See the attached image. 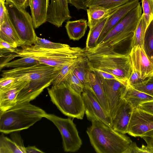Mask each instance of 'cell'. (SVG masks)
Here are the masks:
<instances>
[{
  "label": "cell",
  "mask_w": 153,
  "mask_h": 153,
  "mask_svg": "<svg viewBox=\"0 0 153 153\" xmlns=\"http://www.w3.org/2000/svg\"><path fill=\"white\" fill-rule=\"evenodd\" d=\"M85 53L89 71L108 74L128 86V80L133 71L129 54L117 53L103 47L85 48Z\"/></svg>",
  "instance_id": "6da1fadb"
},
{
  "label": "cell",
  "mask_w": 153,
  "mask_h": 153,
  "mask_svg": "<svg viewBox=\"0 0 153 153\" xmlns=\"http://www.w3.org/2000/svg\"><path fill=\"white\" fill-rule=\"evenodd\" d=\"M13 54L11 59L16 57H30L41 64L58 69L66 64L79 61H87L85 48L78 47H67L59 49H47L34 45H24Z\"/></svg>",
  "instance_id": "7a4b0ae2"
},
{
  "label": "cell",
  "mask_w": 153,
  "mask_h": 153,
  "mask_svg": "<svg viewBox=\"0 0 153 153\" xmlns=\"http://www.w3.org/2000/svg\"><path fill=\"white\" fill-rule=\"evenodd\" d=\"M57 70L52 66L39 63L30 66L3 70L1 76L14 78L18 80L29 81L23 91L27 95L36 98L45 88L51 85Z\"/></svg>",
  "instance_id": "3957f363"
},
{
  "label": "cell",
  "mask_w": 153,
  "mask_h": 153,
  "mask_svg": "<svg viewBox=\"0 0 153 153\" xmlns=\"http://www.w3.org/2000/svg\"><path fill=\"white\" fill-rule=\"evenodd\" d=\"M86 132L91 144L97 153H125L132 142L125 134L114 130L102 122L94 119Z\"/></svg>",
  "instance_id": "277c9868"
},
{
  "label": "cell",
  "mask_w": 153,
  "mask_h": 153,
  "mask_svg": "<svg viewBox=\"0 0 153 153\" xmlns=\"http://www.w3.org/2000/svg\"><path fill=\"white\" fill-rule=\"evenodd\" d=\"M0 112V131L5 134L28 128L41 120L46 113L30 102L17 103Z\"/></svg>",
  "instance_id": "5b68a950"
},
{
  "label": "cell",
  "mask_w": 153,
  "mask_h": 153,
  "mask_svg": "<svg viewBox=\"0 0 153 153\" xmlns=\"http://www.w3.org/2000/svg\"><path fill=\"white\" fill-rule=\"evenodd\" d=\"M142 9L139 2L104 36L94 47L106 48L121 54V50L124 44L131 39L142 15Z\"/></svg>",
  "instance_id": "8992f818"
},
{
  "label": "cell",
  "mask_w": 153,
  "mask_h": 153,
  "mask_svg": "<svg viewBox=\"0 0 153 153\" xmlns=\"http://www.w3.org/2000/svg\"><path fill=\"white\" fill-rule=\"evenodd\" d=\"M47 90L51 101L63 114L71 118L83 119L85 109L81 94L64 83L52 85Z\"/></svg>",
  "instance_id": "52a82bcc"
},
{
  "label": "cell",
  "mask_w": 153,
  "mask_h": 153,
  "mask_svg": "<svg viewBox=\"0 0 153 153\" xmlns=\"http://www.w3.org/2000/svg\"><path fill=\"white\" fill-rule=\"evenodd\" d=\"M5 5L10 20L25 45L34 44L37 36L31 16L25 9L6 1Z\"/></svg>",
  "instance_id": "ba28073f"
},
{
  "label": "cell",
  "mask_w": 153,
  "mask_h": 153,
  "mask_svg": "<svg viewBox=\"0 0 153 153\" xmlns=\"http://www.w3.org/2000/svg\"><path fill=\"white\" fill-rule=\"evenodd\" d=\"M43 117L51 121L58 129L62 137L65 152H74L79 149L82 144V141L71 117L63 118L46 113L44 115Z\"/></svg>",
  "instance_id": "9c48e42d"
},
{
  "label": "cell",
  "mask_w": 153,
  "mask_h": 153,
  "mask_svg": "<svg viewBox=\"0 0 153 153\" xmlns=\"http://www.w3.org/2000/svg\"><path fill=\"white\" fill-rule=\"evenodd\" d=\"M87 119L91 121L95 119L112 128L111 117L104 110L93 92L90 89H84L81 94Z\"/></svg>",
  "instance_id": "30bf717a"
},
{
  "label": "cell",
  "mask_w": 153,
  "mask_h": 153,
  "mask_svg": "<svg viewBox=\"0 0 153 153\" xmlns=\"http://www.w3.org/2000/svg\"><path fill=\"white\" fill-rule=\"evenodd\" d=\"M153 130V115L139 108L134 109L129 123L127 133L134 137H142Z\"/></svg>",
  "instance_id": "8fae6325"
},
{
  "label": "cell",
  "mask_w": 153,
  "mask_h": 153,
  "mask_svg": "<svg viewBox=\"0 0 153 153\" xmlns=\"http://www.w3.org/2000/svg\"><path fill=\"white\" fill-rule=\"evenodd\" d=\"M128 54L133 68L139 72L143 80L153 76V58L146 54L143 46L133 47Z\"/></svg>",
  "instance_id": "7c38bea8"
},
{
  "label": "cell",
  "mask_w": 153,
  "mask_h": 153,
  "mask_svg": "<svg viewBox=\"0 0 153 153\" xmlns=\"http://www.w3.org/2000/svg\"><path fill=\"white\" fill-rule=\"evenodd\" d=\"M99 78L104 89L111 118L114 110L123 98L127 86L116 79Z\"/></svg>",
  "instance_id": "4fadbf2b"
},
{
  "label": "cell",
  "mask_w": 153,
  "mask_h": 153,
  "mask_svg": "<svg viewBox=\"0 0 153 153\" xmlns=\"http://www.w3.org/2000/svg\"><path fill=\"white\" fill-rule=\"evenodd\" d=\"M134 109L131 104L123 98L111 116L112 128L122 134L127 133L129 123Z\"/></svg>",
  "instance_id": "5bb4252c"
},
{
  "label": "cell",
  "mask_w": 153,
  "mask_h": 153,
  "mask_svg": "<svg viewBox=\"0 0 153 153\" xmlns=\"http://www.w3.org/2000/svg\"><path fill=\"white\" fill-rule=\"evenodd\" d=\"M71 18L67 0H51L47 22L60 27L65 22Z\"/></svg>",
  "instance_id": "9a60e30c"
},
{
  "label": "cell",
  "mask_w": 153,
  "mask_h": 153,
  "mask_svg": "<svg viewBox=\"0 0 153 153\" xmlns=\"http://www.w3.org/2000/svg\"><path fill=\"white\" fill-rule=\"evenodd\" d=\"M29 82V81L18 80L9 88L0 92V112L7 110L17 104L19 93Z\"/></svg>",
  "instance_id": "2e32d148"
},
{
  "label": "cell",
  "mask_w": 153,
  "mask_h": 153,
  "mask_svg": "<svg viewBox=\"0 0 153 153\" xmlns=\"http://www.w3.org/2000/svg\"><path fill=\"white\" fill-rule=\"evenodd\" d=\"M139 1V0H130L119 7L109 18L105 25L98 38L97 44L107 33L137 5Z\"/></svg>",
  "instance_id": "e0dca14e"
},
{
  "label": "cell",
  "mask_w": 153,
  "mask_h": 153,
  "mask_svg": "<svg viewBox=\"0 0 153 153\" xmlns=\"http://www.w3.org/2000/svg\"><path fill=\"white\" fill-rule=\"evenodd\" d=\"M12 133L11 139L3 134L1 135L0 153H26L25 147L19 134L17 131Z\"/></svg>",
  "instance_id": "ac0fdd59"
},
{
  "label": "cell",
  "mask_w": 153,
  "mask_h": 153,
  "mask_svg": "<svg viewBox=\"0 0 153 153\" xmlns=\"http://www.w3.org/2000/svg\"><path fill=\"white\" fill-rule=\"evenodd\" d=\"M49 0H30L31 16L34 28H38L47 22Z\"/></svg>",
  "instance_id": "d6986e66"
},
{
  "label": "cell",
  "mask_w": 153,
  "mask_h": 153,
  "mask_svg": "<svg viewBox=\"0 0 153 153\" xmlns=\"http://www.w3.org/2000/svg\"><path fill=\"white\" fill-rule=\"evenodd\" d=\"M120 7L111 8L98 5L89 7L86 11L88 18L87 25L89 29L94 27L104 20L112 16Z\"/></svg>",
  "instance_id": "ffe728a7"
},
{
  "label": "cell",
  "mask_w": 153,
  "mask_h": 153,
  "mask_svg": "<svg viewBox=\"0 0 153 153\" xmlns=\"http://www.w3.org/2000/svg\"><path fill=\"white\" fill-rule=\"evenodd\" d=\"M0 39L16 48L25 45L24 42L21 39L11 22L7 12L4 22L0 25Z\"/></svg>",
  "instance_id": "44dd1931"
},
{
  "label": "cell",
  "mask_w": 153,
  "mask_h": 153,
  "mask_svg": "<svg viewBox=\"0 0 153 153\" xmlns=\"http://www.w3.org/2000/svg\"><path fill=\"white\" fill-rule=\"evenodd\" d=\"M87 79L86 88L91 89L93 92L103 108L109 114V108L105 94L99 77L94 72L89 70Z\"/></svg>",
  "instance_id": "7402d4cb"
},
{
  "label": "cell",
  "mask_w": 153,
  "mask_h": 153,
  "mask_svg": "<svg viewBox=\"0 0 153 153\" xmlns=\"http://www.w3.org/2000/svg\"><path fill=\"white\" fill-rule=\"evenodd\" d=\"M87 20L80 19L75 21H68L65 25L68 36L70 39L78 40L83 37L87 29Z\"/></svg>",
  "instance_id": "603a6c76"
},
{
  "label": "cell",
  "mask_w": 153,
  "mask_h": 153,
  "mask_svg": "<svg viewBox=\"0 0 153 153\" xmlns=\"http://www.w3.org/2000/svg\"><path fill=\"white\" fill-rule=\"evenodd\" d=\"M134 109L138 108L142 103L153 100V97L128 85L123 97Z\"/></svg>",
  "instance_id": "cb8c5ba5"
},
{
  "label": "cell",
  "mask_w": 153,
  "mask_h": 153,
  "mask_svg": "<svg viewBox=\"0 0 153 153\" xmlns=\"http://www.w3.org/2000/svg\"><path fill=\"white\" fill-rule=\"evenodd\" d=\"M147 27L143 13L138 21L131 38L130 45L131 49L137 46L143 47L144 38Z\"/></svg>",
  "instance_id": "d4e9b609"
},
{
  "label": "cell",
  "mask_w": 153,
  "mask_h": 153,
  "mask_svg": "<svg viewBox=\"0 0 153 153\" xmlns=\"http://www.w3.org/2000/svg\"><path fill=\"white\" fill-rule=\"evenodd\" d=\"M87 61H79L64 65L57 69L52 82V85H58L64 83L70 74L82 62Z\"/></svg>",
  "instance_id": "484cf974"
},
{
  "label": "cell",
  "mask_w": 153,
  "mask_h": 153,
  "mask_svg": "<svg viewBox=\"0 0 153 153\" xmlns=\"http://www.w3.org/2000/svg\"><path fill=\"white\" fill-rule=\"evenodd\" d=\"M111 16L104 20L94 27L90 29L86 41V49L93 48L97 45L98 39L101 32L109 18Z\"/></svg>",
  "instance_id": "4316f807"
},
{
  "label": "cell",
  "mask_w": 153,
  "mask_h": 153,
  "mask_svg": "<svg viewBox=\"0 0 153 153\" xmlns=\"http://www.w3.org/2000/svg\"><path fill=\"white\" fill-rule=\"evenodd\" d=\"M40 63L37 60L30 57H22L15 60L1 64V70L4 68H13L29 66Z\"/></svg>",
  "instance_id": "83f0119b"
},
{
  "label": "cell",
  "mask_w": 153,
  "mask_h": 153,
  "mask_svg": "<svg viewBox=\"0 0 153 153\" xmlns=\"http://www.w3.org/2000/svg\"><path fill=\"white\" fill-rule=\"evenodd\" d=\"M143 48L146 54L153 58V20L146 30Z\"/></svg>",
  "instance_id": "f1b7e54d"
},
{
  "label": "cell",
  "mask_w": 153,
  "mask_h": 153,
  "mask_svg": "<svg viewBox=\"0 0 153 153\" xmlns=\"http://www.w3.org/2000/svg\"><path fill=\"white\" fill-rule=\"evenodd\" d=\"M33 44L38 47L51 49L63 48L69 46L67 44L54 42L38 36H37Z\"/></svg>",
  "instance_id": "f546056e"
},
{
  "label": "cell",
  "mask_w": 153,
  "mask_h": 153,
  "mask_svg": "<svg viewBox=\"0 0 153 153\" xmlns=\"http://www.w3.org/2000/svg\"><path fill=\"white\" fill-rule=\"evenodd\" d=\"M130 0H91L88 5L90 6L98 5L107 8L120 6Z\"/></svg>",
  "instance_id": "4dcf8cb0"
},
{
  "label": "cell",
  "mask_w": 153,
  "mask_h": 153,
  "mask_svg": "<svg viewBox=\"0 0 153 153\" xmlns=\"http://www.w3.org/2000/svg\"><path fill=\"white\" fill-rule=\"evenodd\" d=\"M87 62L80 63L73 71L75 76L83 85L84 89L87 87V76L89 71Z\"/></svg>",
  "instance_id": "1f68e13d"
},
{
  "label": "cell",
  "mask_w": 153,
  "mask_h": 153,
  "mask_svg": "<svg viewBox=\"0 0 153 153\" xmlns=\"http://www.w3.org/2000/svg\"><path fill=\"white\" fill-rule=\"evenodd\" d=\"M73 71L70 74L64 83L67 85L74 91L81 94L84 89V86Z\"/></svg>",
  "instance_id": "d6a6232c"
},
{
  "label": "cell",
  "mask_w": 153,
  "mask_h": 153,
  "mask_svg": "<svg viewBox=\"0 0 153 153\" xmlns=\"http://www.w3.org/2000/svg\"><path fill=\"white\" fill-rule=\"evenodd\" d=\"M131 86L153 97V76L146 79L140 83Z\"/></svg>",
  "instance_id": "836d02e7"
},
{
  "label": "cell",
  "mask_w": 153,
  "mask_h": 153,
  "mask_svg": "<svg viewBox=\"0 0 153 153\" xmlns=\"http://www.w3.org/2000/svg\"><path fill=\"white\" fill-rule=\"evenodd\" d=\"M142 7L147 27L153 20V0H141Z\"/></svg>",
  "instance_id": "e575fe53"
},
{
  "label": "cell",
  "mask_w": 153,
  "mask_h": 153,
  "mask_svg": "<svg viewBox=\"0 0 153 153\" xmlns=\"http://www.w3.org/2000/svg\"><path fill=\"white\" fill-rule=\"evenodd\" d=\"M18 81L17 79L13 77H1L0 79V92L3 91L9 88Z\"/></svg>",
  "instance_id": "d590c367"
},
{
  "label": "cell",
  "mask_w": 153,
  "mask_h": 153,
  "mask_svg": "<svg viewBox=\"0 0 153 153\" xmlns=\"http://www.w3.org/2000/svg\"><path fill=\"white\" fill-rule=\"evenodd\" d=\"M149 153L147 146L142 145L140 148L137 145L135 142H132L125 153Z\"/></svg>",
  "instance_id": "8d00e7d4"
},
{
  "label": "cell",
  "mask_w": 153,
  "mask_h": 153,
  "mask_svg": "<svg viewBox=\"0 0 153 153\" xmlns=\"http://www.w3.org/2000/svg\"><path fill=\"white\" fill-rule=\"evenodd\" d=\"M91 0H67L68 4H71L77 9L86 10Z\"/></svg>",
  "instance_id": "74e56055"
},
{
  "label": "cell",
  "mask_w": 153,
  "mask_h": 153,
  "mask_svg": "<svg viewBox=\"0 0 153 153\" xmlns=\"http://www.w3.org/2000/svg\"><path fill=\"white\" fill-rule=\"evenodd\" d=\"M144 80L141 78L139 72L133 68V71L128 80L127 85H128L132 86L140 83Z\"/></svg>",
  "instance_id": "f35d334b"
},
{
  "label": "cell",
  "mask_w": 153,
  "mask_h": 153,
  "mask_svg": "<svg viewBox=\"0 0 153 153\" xmlns=\"http://www.w3.org/2000/svg\"><path fill=\"white\" fill-rule=\"evenodd\" d=\"M0 49L9 52L15 53L18 49L8 42L0 39Z\"/></svg>",
  "instance_id": "ab89813d"
},
{
  "label": "cell",
  "mask_w": 153,
  "mask_h": 153,
  "mask_svg": "<svg viewBox=\"0 0 153 153\" xmlns=\"http://www.w3.org/2000/svg\"><path fill=\"white\" fill-rule=\"evenodd\" d=\"M6 1L11 2L16 6L24 9L29 6L30 0H6Z\"/></svg>",
  "instance_id": "60d3db41"
},
{
  "label": "cell",
  "mask_w": 153,
  "mask_h": 153,
  "mask_svg": "<svg viewBox=\"0 0 153 153\" xmlns=\"http://www.w3.org/2000/svg\"><path fill=\"white\" fill-rule=\"evenodd\" d=\"M138 108L153 115V100L141 103Z\"/></svg>",
  "instance_id": "b9f144b4"
},
{
  "label": "cell",
  "mask_w": 153,
  "mask_h": 153,
  "mask_svg": "<svg viewBox=\"0 0 153 153\" xmlns=\"http://www.w3.org/2000/svg\"><path fill=\"white\" fill-rule=\"evenodd\" d=\"M6 0H0V25L4 22L6 9L5 5V1Z\"/></svg>",
  "instance_id": "7bdbcfd3"
},
{
  "label": "cell",
  "mask_w": 153,
  "mask_h": 153,
  "mask_svg": "<svg viewBox=\"0 0 153 153\" xmlns=\"http://www.w3.org/2000/svg\"><path fill=\"white\" fill-rule=\"evenodd\" d=\"M146 143L149 153H153V137L144 136L142 137Z\"/></svg>",
  "instance_id": "ee69618b"
},
{
  "label": "cell",
  "mask_w": 153,
  "mask_h": 153,
  "mask_svg": "<svg viewBox=\"0 0 153 153\" xmlns=\"http://www.w3.org/2000/svg\"><path fill=\"white\" fill-rule=\"evenodd\" d=\"M26 153H44L42 150L39 149L35 146H28L25 147Z\"/></svg>",
  "instance_id": "f6af8a7d"
},
{
  "label": "cell",
  "mask_w": 153,
  "mask_h": 153,
  "mask_svg": "<svg viewBox=\"0 0 153 153\" xmlns=\"http://www.w3.org/2000/svg\"><path fill=\"white\" fill-rule=\"evenodd\" d=\"M144 136L153 137V130L146 133L142 137Z\"/></svg>",
  "instance_id": "bcb514c9"
}]
</instances>
